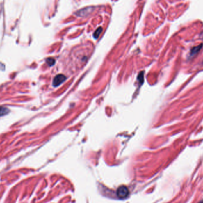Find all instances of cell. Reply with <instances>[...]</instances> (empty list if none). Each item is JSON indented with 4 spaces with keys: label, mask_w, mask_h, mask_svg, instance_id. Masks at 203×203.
<instances>
[{
    "label": "cell",
    "mask_w": 203,
    "mask_h": 203,
    "mask_svg": "<svg viewBox=\"0 0 203 203\" xmlns=\"http://www.w3.org/2000/svg\"><path fill=\"white\" fill-rule=\"evenodd\" d=\"M66 79V77L63 74H58L57 75L54 79L53 84L55 87H56L60 85L61 83H63Z\"/></svg>",
    "instance_id": "2"
},
{
    "label": "cell",
    "mask_w": 203,
    "mask_h": 203,
    "mask_svg": "<svg viewBox=\"0 0 203 203\" xmlns=\"http://www.w3.org/2000/svg\"><path fill=\"white\" fill-rule=\"evenodd\" d=\"M117 194L120 198H126L129 194V190L128 188L124 185L120 186L117 190Z\"/></svg>",
    "instance_id": "1"
},
{
    "label": "cell",
    "mask_w": 203,
    "mask_h": 203,
    "mask_svg": "<svg viewBox=\"0 0 203 203\" xmlns=\"http://www.w3.org/2000/svg\"><path fill=\"white\" fill-rule=\"evenodd\" d=\"M199 203H203V200H202L201 202H200Z\"/></svg>",
    "instance_id": "6"
},
{
    "label": "cell",
    "mask_w": 203,
    "mask_h": 203,
    "mask_svg": "<svg viewBox=\"0 0 203 203\" xmlns=\"http://www.w3.org/2000/svg\"><path fill=\"white\" fill-rule=\"evenodd\" d=\"M101 31H102V28L100 27H99L95 31V32L94 33V37L95 38H97L99 36V35H100V33H101Z\"/></svg>",
    "instance_id": "4"
},
{
    "label": "cell",
    "mask_w": 203,
    "mask_h": 203,
    "mask_svg": "<svg viewBox=\"0 0 203 203\" xmlns=\"http://www.w3.org/2000/svg\"><path fill=\"white\" fill-rule=\"evenodd\" d=\"M8 112V110L6 108L0 107V116L7 114Z\"/></svg>",
    "instance_id": "5"
},
{
    "label": "cell",
    "mask_w": 203,
    "mask_h": 203,
    "mask_svg": "<svg viewBox=\"0 0 203 203\" xmlns=\"http://www.w3.org/2000/svg\"><path fill=\"white\" fill-rule=\"evenodd\" d=\"M202 45H201L200 46H198V47H194L192 49H191V55H194L195 54H197V52H199V51L201 49V48H202Z\"/></svg>",
    "instance_id": "3"
}]
</instances>
